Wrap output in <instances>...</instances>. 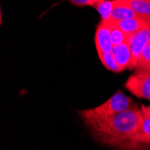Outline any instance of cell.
Listing matches in <instances>:
<instances>
[{
	"mask_svg": "<svg viewBox=\"0 0 150 150\" xmlns=\"http://www.w3.org/2000/svg\"><path fill=\"white\" fill-rule=\"evenodd\" d=\"M140 109H132L87 123L91 133L99 142L121 149L137 129L142 119Z\"/></svg>",
	"mask_w": 150,
	"mask_h": 150,
	"instance_id": "1",
	"label": "cell"
},
{
	"mask_svg": "<svg viewBox=\"0 0 150 150\" xmlns=\"http://www.w3.org/2000/svg\"><path fill=\"white\" fill-rule=\"evenodd\" d=\"M128 37V42L129 43L131 50V69H133L142 50L150 42V27L146 26L135 34Z\"/></svg>",
	"mask_w": 150,
	"mask_h": 150,
	"instance_id": "6",
	"label": "cell"
},
{
	"mask_svg": "<svg viewBox=\"0 0 150 150\" xmlns=\"http://www.w3.org/2000/svg\"><path fill=\"white\" fill-rule=\"evenodd\" d=\"M141 16H150V0H120Z\"/></svg>",
	"mask_w": 150,
	"mask_h": 150,
	"instance_id": "10",
	"label": "cell"
},
{
	"mask_svg": "<svg viewBox=\"0 0 150 150\" xmlns=\"http://www.w3.org/2000/svg\"><path fill=\"white\" fill-rule=\"evenodd\" d=\"M147 20H148V26L150 27V16H147Z\"/></svg>",
	"mask_w": 150,
	"mask_h": 150,
	"instance_id": "17",
	"label": "cell"
},
{
	"mask_svg": "<svg viewBox=\"0 0 150 150\" xmlns=\"http://www.w3.org/2000/svg\"><path fill=\"white\" fill-rule=\"evenodd\" d=\"M110 22L112 24V26L119 27L128 36L133 35L139 31H140L141 29L148 26L147 16H139L135 18L125 19L122 21H113L110 19Z\"/></svg>",
	"mask_w": 150,
	"mask_h": 150,
	"instance_id": "7",
	"label": "cell"
},
{
	"mask_svg": "<svg viewBox=\"0 0 150 150\" xmlns=\"http://www.w3.org/2000/svg\"><path fill=\"white\" fill-rule=\"evenodd\" d=\"M76 6H93L95 7L103 0H67Z\"/></svg>",
	"mask_w": 150,
	"mask_h": 150,
	"instance_id": "15",
	"label": "cell"
},
{
	"mask_svg": "<svg viewBox=\"0 0 150 150\" xmlns=\"http://www.w3.org/2000/svg\"><path fill=\"white\" fill-rule=\"evenodd\" d=\"M114 6V0H103V2L98 4L94 8L97 10L101 16V19L103 21L111 19L112 13Z\"/></svg>",
	"mask_w": 150,
	"mask_h": 150,
	"instance_id": "12",
	"label": "cell"
},
{
	"mask_svg": "<svg viewBox=\"0 0 150 150\" xmlns=\"http://www.w3.org/2000/svg\"><path fill=\"white\" fill-rule=\"evenodd\" d=\"M112 55L121 71L127 69H131V50L128 42L114 46Z\"/></svg>",
	"mask_w": 150,
	"mask_h": 150,
	"instance_id": "8",
	"label": "cell"
},
{
	"mask_svg": "<svg viewBox=\"0 0 150 150\" xmlns=\"http://www.w3.org/2000/svg\"><path fill=\"white\" fill-rule=\"evenodd\" d=\"M111 36H112V42L113 47L128 42V38H129L128 35L123 31L116 26H112Z\"/></svg>",
	"mask_w": 150,
	"mask_h": 150,
	"instance_id": "14",
	"label": "cell"
},
{
	"mask_svg": "<svg viewBox=\"0 0 150 150\" xmlns=\"http://www.w3.org/2000/svg\"><path fill=\"white\" fill-rule=\"evenodd\" d=\"M112 29V25L110 19L106 21L101 20V22L97 24L94 36V42L97 53H112L113 44L111 36Z\"/></svg>",
	"mask_w": 150,
	"mask_h": 150,
	"instance_id": "5",
	"label": "cell"
},
{
	"mask_svg": "<svg viewBox=\"0 0 150 150\" xmlns=\"http://www.w3.org/2000/svg\"><path fill=\"white\" fill-rule=\"evenodd\" d=\"M150 149V118L142 116L139 124L121 150Z\"/></svg>",
	"mask_w": 150,
	"mask_h": 150,
	"instance_id": "3",
	"label": "cell"
},
{
	"mask_svg": "<svg viewBox=\"0 0 150 150\" xmlns=\"http://www.w3.org/2000/svg\"><path fill=\"white\" fill-rule=\"evenodd\" d=\"M99 59L101 60V62L103 63V65L106 67L108 70H110L112 72H115V73H120L121 72V69H120V67L118 66L112 53H102L99 52L98 53Z\"/></svg>",
	"mask_w": 150,
	"mask_h": 150,
	"instance_id": "11",
	"label": "cell"
},
{
	"mask_svg": "<svg viewBox=\"0 0 150 150\" xmlns=\"http://www.w3.org/2000/svg\"><path fill=\"white\" fill-rule=\"evenodd\" d=\"M125 88L138 98L150 100V70H137L126 81Z\"/></svg>",
	"mask_w": 150,
	"mask_h": 150,
	"instance_id": "4",
	"label": "cell"
},
{
	"mask_svg": "<svg viewBox=\"0 0 150 150\" xmlns=\"http://www.w3.org/2000/svg\"><path fill=\"white\" fill-rule=\"evenodd\" d=\"M140 110L142 112V114L146 117H148L150 118V105L148 106H146V105H142Z\"/></svg>",
	"mask_w": 150,
	"mask_h": 150,
	"instance_id": "16",
	"label": "cell"
},
{
	"mask_svg": "<svg viewBox=\"0 0 150 150\" xmlns=\"http://www.w3.org/2000/svg\"><path fill=\"white\" fill-rule=\"evenodd\" d=\"M138 108L139 107L137 103L130 97L127 96L120 90H118L113 95H112L106 102H104L101 105L87 109V110L80 111L78 114L80 118L85 121V123L87 124L93 120L104 119L122 112Z\"/></svg>",
	"mask_w": 150,
	"mask_h": 150,
	"instance_id": "2",
	"label": "cell"
},
{
	"mask_svg": "<svg viewBox=\"0 0 150 150\" xmlns=\"http://www.w3.org/2000/svg\"><path fill=\"white\" fill-rule=\"evenodd\" d=\"M141 16L135 13L130 7L126 6L123 2L120 0H114V6L112 13L111 19L113 21H122L125 19L135 18Z\"/></svg>",
	"mask_w": 150,
	"mask_h": 150,
	"instance_id": "9",
	"label": "cell"
},
{
	"mask_svg": "<svg viewBox=\"0 0 150 150\" xmlns=\"http://www.w3.org/2000/svg\"><path fill=\"white\" fill-rule=\"evenodd\" d=\"M136 70H150V42L142 50L135 67Z\"/></svg>",
	"mask_w": 150,
	"mask_h": 150,
	"instance_id": "13",
	"label": "cell"
}]
</instances>
